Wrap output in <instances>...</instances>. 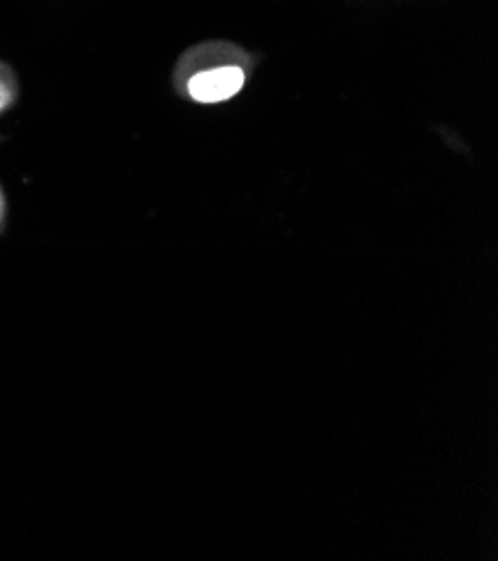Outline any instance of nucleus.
I'll return each instance as SVG.
<instances>
[{
    "mask_svg": "<svg viewBox=\"0 0 498 561\" xmlns=\"http://www.w3.org/2000/svg\"><path fill=\"white\" fill-rule=\"evenodd\" d=\"M3 213H5V202H3V193H0V221H3Z\"/></svg>",
    "mask_w": 498,
    "mask_h": 561,
    "instance_id": "7ed1b4c3",
    "label": "nucleus"
},
{
    "mask_svg": "<svg viewBox=\"0 0 498 561\" xmlns=\"http://www.w3.org/2000/svg\"><path fill=\"white\" fill-rule=\"evenodd\" d=\"M14 99V88L8 83V79H3L0 75V110H5Z\"/></svg>",
    "mask_w": 498,
    "mask_h": 561,
    "instance_id": "f03ea898",
    "label": "nucleus"
},
{
    "mask_svg": "<svg viewBox=\"0 0 498 561\" xmlns=\"http://www.w3.org/2000/svg\"><path fill=\"white\" fill-rule=\"evenodd\" d=\"M244 70L240 66H217L199 70L188 81V94L199 103H219L233 99L244 85Z\"/></svg>",
    "mask_w": 498,
    "mask_h": 561,
    "instance_id": "f257e3e1",
    "label": "nucleus"
}]
</instances>
